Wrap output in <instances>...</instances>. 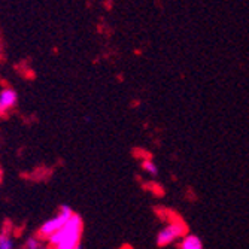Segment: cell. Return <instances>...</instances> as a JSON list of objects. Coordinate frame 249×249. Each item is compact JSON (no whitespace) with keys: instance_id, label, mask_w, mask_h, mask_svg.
<instances>
[{"instance_id":"8","label":"cell","mask_w":249,"mask_h":249,"mask_svg":"<svg viewBox=\"0 0 249 249\" xmlns=\"http://www.w3.org/2000/svg\"><path fill=\"white\" fill-rule=\"evenodd\" d=\"M40 237L37 236V237H30L29 240H27V243H26V248H29V249H39V248H42V243H40Z\"/></svg>"},{"instance_id":"6","label":"cell","mask_w":249,"mask_h":249,"mask_svg":"<svg viewBox=\"0 0 249 249\" xmlns=\"http://www.w3.org/2000/svg\"><path fill=\"white\" fill-rule=\"evenodd\" d=\"M14 240L8 234H0V249H12Z\"/></svg>"},{"instance_id":"2","label":"cell","mask_w":249,"mask_h":249,"mask_svg":"<svg viewBox=\"0 0 249 249\" xmlns=\"http://www.w3.org/2000/svg\"><path fill=\"white\" fill-rule=\"evenodd\" d=\"M72 215H73V211L69 206H61L55 216H53L51 219H48L47 222L42 224V227L39 229L37 236L42 240H48V237H51L55 231H58L63 227V225L66 224V221L69 219Z\"/></svg>"},{"instance_id":"7","label":"cell","mask_w":249,"mask_h":249,"mask_svg":"<svg viewBox=\"0 0 249 249\" xmlns=\"http://www.w3.org/2000/svg\"><path fill=\"white\" fill-rule=\"evenodd\" d=\"M142 167L146 172H149L151 175H157V166H155V163L152 160H149V158H146V160L142 161Z\"/></svg>"},{"instance_id":"5","label":"cell","mask_w":249,"mask_h":249,"mask_svg":"<svg viewBox=\"0 0 249 249\" xmlns=\"http://www.w3.org/2000/svg\"><path fill=\"white\" fill-rule=\"evenodd\" d=\"M179 248H182V249H201L203 243L197 236L190 234V236L184 237V240H182V243L179 245Z\"/></svg>"},{"instance_id":"3","label":"cell","mask_w":249,"mask_h":249,"mask_svg":"<svg viewBox=\"0 0 249 249\" xmlns=\"http://www.w3.org/2000/svg\"><path fill=\"white\" fill-rule=\"evenodd\" d=\"M187 233V227L185 224L178 219L175 222H170L164 230H161L157 236V243L158 246H166L172 242H175L176 239H180Z\"/></svg>"},{"instance_id":"1","label":"cell","mask_w":249,"mask_h":249,"mask_svg":"<svg viewBox=\"0 0 249 249\" xmlns=\"http://www.w3.org/2000/svg\"><path fill=\"white\" fill-rule=\"evenodd\" d=\"M82 236V219L73 213L63 227L48 237V245L55 249H76Z\"/></svg>"},{"instance_id":"4","label":"cell","mask_w":249,"mask_h":249,"mask_svg":"<svg viewBox=\"0 0 249 249\" xmlns=\"http://www.w3.org/2000/svg\"><path fill=\"white\" fill-rule=\"evenodd\" d=\"M17 93L11 88H5L0 91V115H5L17 105Z\"/></svg>"}]
</instances>
